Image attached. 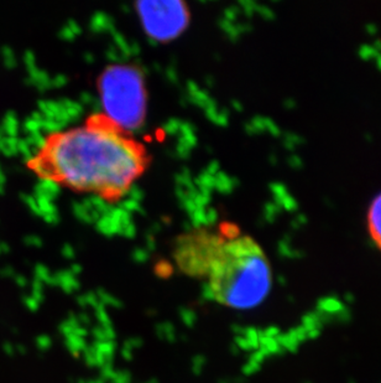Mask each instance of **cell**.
<instances>
[{"mask_svg": "<svg viewBox=\"0 0 381 383\" xmlns=\"http://www.w3.org/2000/svg\"><path fill=\"white\" fill-rule=\"evenodd\" d=\"M45 137L42 149L28 157L44 161L50 180L108 202L124 197L148 165L144 146L129 139L104 114L93 113L85 125Z\"/></svg>", "mask_w": 381, "mask_h": 383, "instance_id": "6da1fadb", "label": "cell"}, {"mask_svg": "<svg viewBox=\"0 0 381 383\" xmlns=\"http://www.w3.org/2000/svg\"><path fill=\"white\" fill-rule=\"evenodd\" d=\"M214 299L236 309L261 304L271 289V268L261 247L249 236L225 241L209 272Z\"/></svg>", "mask_w": 381, "mask_h": 383, "instance_id": "7a4b0ae2", "label": "cell"}, {"mask_svg": "<svg viewBox=\"0 0 381 383\" xmlns=\"http://www.w3.org/2000/svg\"><path fill=\"white\" fill-rule=\"evenodd\" d=\"M100 108L123 133L142 128L148 94L144 73L136 66L110 65L98 80Z\"/></svg>", "mask_w": 381, "mask_h": 383, "instance_id": "3957f363", "label": "cell"}, {"mask_svg": "<svg viewBox=\"0 0 381 383\" xmlns=\"http://www.w3.org/2000/svg\"><path fill=\"white\" fill-rule=\"evenodd\" d=\"M224 242L219 231L208 227L187 229L174 241V262L183 274L192 278L208 276Z\"/></svg>", "mask_w": 381, "mask_h": 383, "instance_id": "277c9868", "label": "cell"}, {"mask_svg": "<svg viewBox=\"0 0 381 383\" xmlns=\"http://www.w3.org/2000/svg\"><path fill=\"white\" fill-rule=\"evenodd\" d=\"M135 9L146 35L157 42L177 39L190 24V10L181 0L137 2Z\"/></svg>", "mask_w": 381, "mask_h": 383, "instance_id": "5b68a950", "label": "cell"}, {"mask_svg": "<svg viewBox=\"0 0 381 383\" xmlns=\"http://www.w3.org/2000/svg\"><path fill=\"white\" fill-rule=\"evenodd\" d=\"M369 232L372 241L381 249V194L377 195L371 202L368 215Z\"/></svg>", "mask_w": 381, "mask_h": 383, "instance_id": "8992f818", "label": "cell"}, {"mask_svg": "<svg viewBox=\"0 0 381 383\" xmlns=\"http://www.w3.org/2000/svg\"><path fill=\"white\" fill-rule=\"evenodd\" d=\"M54 280H56V285L61 287V289L64 290L65 293H67V294L76 292V290H78L79 287H81L77 276H74L68 269L56 273V274H54Z\"/></svg>", "mask_w": 381, "mask_h": 383, "instance_id": "52a82bcc", "label": "cell"}, {"mask_svg": "<svg viewBox=\"0 0 381 383\" xmlns=\"http://www.w3.org/2000/svg\"><path fill=\"white\" fill-rule=\"evenodd\" d=\"M90 27L93 33H105V31H108V33L113 34L115 31L114 20L105 13H102V11H98L92 16Z\"/></svg>", "mask_w": 381, "mask_h": 383, "instance_id": "ba28073f", "label": "cell"}, {"mask_svg": "<svg viewBox=\"0 0 381 383\" xmlns=\"http://www.w3.org/2000/svg\"><path fill=\"white\" fill-rule=\"evenodd\" d=\"M37 192H39V197L46 198L48 201H53L54 198L60 195L61 192V187L56 181L52 180H41L39 181L36 186Z\"/></svg>", "mask_w": 381, "mask_h": 383, "instance_id": "9c48e42d", "label": "cell"}, {"mask_svg": "<svg viewBox=\"0 0 381 383\" xmlns=\"http://www.w3.org/2000/svg\"><path fill=\"white\" fill-rule=\"evenodd\" d=\"M97 229L102 233L105 237H113V236L118 235V222L115 221V218L110 215L109 212L108 215L102 216L98 221L96 222Z\"/></svg>", "mask_w": 381, "mask_h": 383, "instance_id": "30bf717a", "label": "cell"}, {"mask_svg": "<svg viewBox=\"0 0 381 383\" xmlns=\"http://www.w3.org/2000/svg\"><path fill=\"white\" fill-rule=\"evenodd\" d=\"M60 103H61L62 108H64V112L66 117H67L68 123L77 120L83 113V106L79 102H77V100L64 98L60 100Z\"/></svg>", "mask_w": 381, "mask_h": 383, "instance_id": "8fae6325", "label": "cell"}, {"mask_svg": "<svg viewBox=\"0 0 381 383\" xmlns=\"http://www.w3.org/2000/svg\"><path fill=\"white\" fill-rule=\"evenodd\" d=\"M234 178L229 177L225 172L219 171L217 175H214V190L222 192V194H229L234 189Z\"/></svg>", "mask_w": 381, "mask_h": 383, "instance_id": "7c38bea8", "label": "cell"}, {"mask_svg": "<svg viewBox=\"0 0 381 383\" xmlns=\"http://www.w3.org/2000/svg\"><path fill=\"white\" fill-rule=\"evenodd\" d=\"M206 116L211 122H213L217 125H225L228 123V116L223 109H219L217 105L211 106L206 109Z\"/></svg>", "mask_w": 381, "mask_h": 383, "instance_id": "4fadbf2b", "label": "cell"}, {"mask_svg": "<svg viewBox=\"0 0 381 383\" xmlns=\"http://www.w3.org/2000/svg\"><path fill=\"white\" fill-rule=\"evenodd\" d=\"M66 346H67L71 352L77 355L78 352L84 351L87 348V344H85L84 338H81V336L77 335H70L66 338Z\"/></svg>", "mask_w": 381, "mask_h": 383, "instance_id": "5bb4252c", "label": "cell"}, {"mask_svg": "<svg viewBox=\"0 0 381 383\" xmlns=\"http://www.w3.org/2000/svg\"><path fill=\"white\" fill-rule=\"evenodd\" d=\"M156 334L160 339L167 340V341L173 342L176 340V330L170 322H161V324L157 325Z\"/></svg>", "mask_w": 381, "mask_h": 383, "instance_id": "9a60e30c", "label": "cell"}, {"mask_svg": "<svg viewBox=\"0 0 381 383\" xmlns=\"http://www.w3.org/2000/svg\"><path fill=\"white\" fill-rule=\"evenodd\" d=\"M81 33H82L81 27H79L74 20H70V21H68L64 28H62L61 37L64 40H66V41H72L74 37H76L77 35H79Z\"/></svg>", "mask_w": 381, "mask_h": 383, "instance_id": "2e32d148", "label": "cell"}, {"mask_svg": "<svg viewBox=\"0 0 381 383\" xmlns=\"http://www.w3.org/2000/svg\"><path fill=\"white\" fill-rule=\"evenodd\" d=\"M72 211H73V215L76 216V218H78L81 222L96 223V221H94L93 217L90 215V212H88V210L85 209V206L83 205V202H73Z\"/></svg>", "mask_w": 381, "mask_h": 383, "instance_id": "e0dca14e", "label": "cell"}, {"mask_svg": "<svg viewBox=\"0 0 381 383\" xmlns=\"http://www.w3.org/2000/svg\"><path fill=\"white\" fill-rule=\"evenodd\" d=\"M155 274H156L159 278L162 279H167L170 278L171 275L173 274V267L170 262L167 261H159L156 264H155Z\"/></svg>", "mask_w": 381, "mask_h": 383, "instance_id": "ac0fdd59", "label": "cell"}, {"mask_svg": "<svg viewBox=\"0 0 381 383\" xmlns=\"http://www.w3.org/2000/svg\"><path fill=\"white\" fill-rule=\"evenodd\" d=\"M97 296H98V300L99 303L102 305H110L111 308H119L122 307V303L118 300V299L115 298V296H113L111 294H109V293L107 292V290L104 289H98L96 292Z\"/></svg>", "mask_w": 381, "mask_h": 383, "instance_id": "d6986e66", "label": "cell"}, {"mask_svg": "<svg viewBox=\"0 0 381 383\" xmlns=\"http://www.w3.org/2000/svg\"><path fill=\"white\" fill-rule=\"evenodd\" d=\"M218 231H219L220 235H222V237L224 238L225 241L234 240V238H237L238 236H240L239 228H238L236 224H233V223H228V222L223 223Z\"/></svg>", "mask_w": 381, "mask_h": 383, "instance_id": "ffe728a7", "label": "cell"}, {"mask_svg": "<svg viewBox=\"0 0 381 383\" xmlns=\"http://www.w3.org/2000/svg\"><path fill=\"white\" fill-rule=\"evenodd\" d=\"M77 301H78V304L81 305L82 308L91 307V308H94V309H96V308L98 307V305H100L99 300H98V296H97L96 292L85 293V294L78 296Z\"/></svg>", "mask_w": 381, "mask_h": 383, "instance_id": "44dd1931", "label": "cell"}, {"mask_svg": "<svg viewBox=\"0 0 381 383\" xmlns=\"http://www.w3.org/2000/svg\"><path fill=\"white\" fill-rule=\"evenodd\" d=\"M107 59L110 60V61L115 62L114 65H119V62L125 61V59H128V56L123 53L122 50H119L115 45L109 46L107 50Z\"/></svg>", "mask_w": 381, "mask_h": 383, "instance_id": "7402d4cb", "label": "cell"}, {"mask_svg": "<svg viewBox=\"0 0 381 383\" xmlns=\"http://www.w3.org/2000/svg\"><path fill=\"white\" fill-rule=\"evenodd\" d=\"M79 103H82V105L88 106V107L94 109V113H98L97 109L100 108L99 99L97 98V97H94L93 94L88 93V92H83V93L81 94V97H79Z\"/></svg>", "mask_w": 381, "mask_h": 383, "instance_id": "603a6c76", "label": "cell"}, {"mask_svg": "<svg viewBox=\"0 0 381 383\" xmlns=\"http://www.w3.org/2000/svg\"><path fill=\"white\" fill-rule=\"evenodd\" d=\"M180 315H181V320L183 321V324H185L186 326L192 327L194 324H196L197 315L192 309L183 308V309L180 310Z\"/></svg>", "mask_w": 381, "mask_h": 383, "instance_id": "cb8c5ba5", "label": "cell"}, {"mask_svg": "<svg viewBox=\"0 0 381 383\" xmlns=\"http://www.w3.org/2000/svg\"><path fill=\"white\" fill-rule=\"evenodd\" d=\"M181 124L182 120L179 119H168L167 122L163 124V131L170 135H180V131H181Z\"/></svg>", "mask_w": 381, "mask_h": 383, "instance_id": "d4e9b609", "label": "cell"}, {"mask_svg": "<svg viewBox=\"0 0 381 383\" xmlns=\"http://www.w3.org/2000/svg\"><path fill=\"white\" fill-rule=\"evenodd\" d=\"M125 196H127V198H129V200H133V201H135V202L140 203L142 201V198H144V191H142L141 187L136 186L135 184H133V185L129 187Z\"/></svg>", "mask_w": 381, "mask_h": 383, "instance_id": "484cf974", "label": "cell"}, {"mask_svg": "<svg viewBox=\"0 0 381 383\" xmlns=\"http://www.w3.org/2000/svg\"><path fill=\"white\" fill-rule=\"evenodd\" d=\"M120 209H123L124 211H127L128 214H133V212H140L141 211V206L140 203L135 202L133 200H129V198H125L124 201H122L120 203Z\"/></svg>", "mask_w": 381, "mask_h": 383, "instance_id": "4316f807", "label": "cell"}, {"mask_svg": "<svg viewBox=\"0 0 381 383\" xmlns=\"http://www.w3.org/2000/svg\"><path fill=\"white\" fill-rule=\"evenodd\" d=\"M206 365V357L204 356H196L192 360V371L194 374L202 373L203 368Z\"/></svg>", "mask_w": 381, "mask_h": 383, "instance_id": "83f0119b", "label": "cell"}, {"mask_svg": "<svg viewBox=\"0 0 381 383\" xmlns=\"http://www.w3.org/2000/svg\"><path fill=\"white\" fill-rule=\"evenodd\" d=\"M131 257H133L136 263H144V262L148 261L149 252L145 248H136L131 253Z\"/></svg>", "mask_w": 381, "mask_h": 383, "instance_id": "f1b7e54d", "label": "cell"}, {"mask_svg": "<svg viewBox=\"0 0 381 383\" xmlns=\"http://www.w3.org/2000/svg\"><path fill=\"white\" fill-rule=\"evenodd\" d=\"M114 383H130L131 374L128 371H116L113 378Z\"/></svg>", "mask_w": 381, "mask_h": 383, "instance_id": "f546056e", "label": "cell"}, {"mask_svg": "<svg viewBox=\"0 0 381 383\" xmlns=\"http://www.w3.org/2000/svg\"><path fill=\"white\" fill-rule=\"evenodd\" d=\"M191 150H192L191 148H188V146L183 145V144H181V143H177L176 148H174L176 155L180 158V159H186V158L190 157Z\"/></svg>", "mask_w": 381, "mask_h": 383, "instance_id": "4dcf8cb0", "label": "cell"}, {"mask_svg": "<svg viewBox=\"0 0 381 383\" xmlns=\"http://www.w3.org/2000/svg\"><path fill=\"white\" fill-rule=\"evenodd\" d=\"M142 345V340L139 338H131L130 340H128L127 342L124 344V347L128 348V350L134 351L135 348H139Z\"/></svg>", "mask_w": 381, "mask_h": 383, "instance_id": "1f68e13d", "label": "cell"}, {"mask_svg": "<svg viewBox=\"0 0 381 383\" xmlns=\"http://www.w3.org/2000/svg\"><path fill=\"white\" fill-rule=\"evenodd\" d=\"M51 344H52V341H51V339L48 336H40L37 339V347L40 350H47V348L51 347Z\"/></svg>", "mask_w": 381, "mask_h": 383, "instance_id": "d6a6232c", "label": "cell"}, {"mask_svg": "<svg viewBox=\"0 0 381 383\" xmlns=\"http://www.w3.org/2000/svg\"><path fill=\"white\" fill-rule=\"evenodd\" d=\"M67 76H65V74H58V76L54 77L53 80H51V86H53V87H64V86L67 83Z\"/></svg>", "mask_w": 381, "mask_h": 383, "instance_id": "836d02e7", "label": "cell"}, {"mask_svg": "<svg viewBox=\"0 0 381 383\" xmlns=\"http://www.w3.org/2000/svg\"><path fill=\"white\" fill-rule=\"evenodd\" d=\"M202 298L204 299V300H214L213 292H212L211 287H209L208 283L203 284V288H202Z\"/></svg>", "mask_w": 381, "mask_h": 383, "instance_id": "e575fe53", "label": "cell"}, {"mask_svg": "<svg viewBox=\"0 0 381 383\" xmlns=\"http://www.w3.org/2000/svg\"><path fill=\"white\" fill-rule=\"evenodd\" d=\"M61 253H62V256L67 259H73L74 254H76V253H74V248L71 246V244H65V246L62 247Z\"/></svg>", "mask_w": 381, "mask_h": 383, "instance_id": "d590c367", "label": "cell"}, {"mask_svg": "<svg viewBox=\"0 0 381 383\" xmlns=\"http://www.w3.org/2000/svg\"><path fill=\"white\" fill-rule=\"evenodd\" d=\"M204 171L208 172V174L212 175V176H214V175H217L218 172L220 171L219 164H218L217 161H212V163L209 164V165L207 166V169H206Z\"/></svg>", "mask_w": 381, "mask_h": 383, "instance_id": "8d00e7d4", "label": "cell"}, {"mask_svg": "<svg viewBox=\"0 0 381 383\" xmlns=\"http://www.w3.org/2000/svg\"><path fill=\"white\" fill-rule=\"evenodd\" d=\"M45 217H46V221L50 223H57L60 221V215H58V212H57V210L56 211H52V212H50V214L45 215Z\"/></svg>", "mask_w": 381, "mask_h": 383, "instance_id": "74e56055", "label": "cell"}, {"mask_svg": "<svg viewBox=\"0 0 381 383\" xmlns=\"http://www.w3.org/2000/svg\"><path fill=\"white\" fill-rule=\"evenodd\" d=\"M166 74H167V79L168 81H171V82H176L177 81V72L173 70V68H168L167 71H166Z\"/></svg>", "mask_w": 381, "mask_h": 383, "instance_id": "f35d334b", "label": "cell"}, {"mask_svg": "<svg viewBox=\"0 0 381 383\" xmlns=\"http://www.w3.org/2000/svg\"><path fill=\"white\" fill-rule=\"evenodd\" d=\"M68 270H70V272L72 273L74 276H77L79 274V273L82 272V267L79 266V264H72V266L70 267V269H68Z\"/></svg>", "mask_w": 381, "mask_h": 383, "instance_id": "ab89813d", "label": "cell"}, {"mask_svg": "<svg viewBox=\"0 0 381 383\" xmlns=\"http://www.w3.org/2000/svg\"><path fill=\"white\" fill-rule=\"evenodd\" d=\"M145 249L148 250H154L155 249V240L153 237H148L146 238V247Z\"/></svg>", "mask_w": 381, "mask_h": 383, "instance_id": "60d3db41", "label": "cell"}, {"mask_svg": "<svg viewBox=\"0 0 381 383\" xmlns=\"http://www.w3.org/2000/svg\"><path fill=\"white\" fill-rule=\"evenodd\" d=\"M84 59H85V62H88V63H93L94 62V56L92 54L91 55L90 54L85 55Z\"/></svg>", "mask_w": 381, "mask_h": 383, "instance_id": "b9f144b4", "label": "cell"}, {"mask_svg": "<svg viewBox=\"0 0 381 383\" xmlns=\"http://www.w3.org/2000/svg\"><path fill=\"white\" fill-rule=\"evenodd\" d=\"M146 383H157V381H156V379H150V381L146 382Z\"/></svg>", "mask_w": 381, "mask_h": 383, "instance_id": "7bdbcfd3", "label": "cell"}]
</instances>
